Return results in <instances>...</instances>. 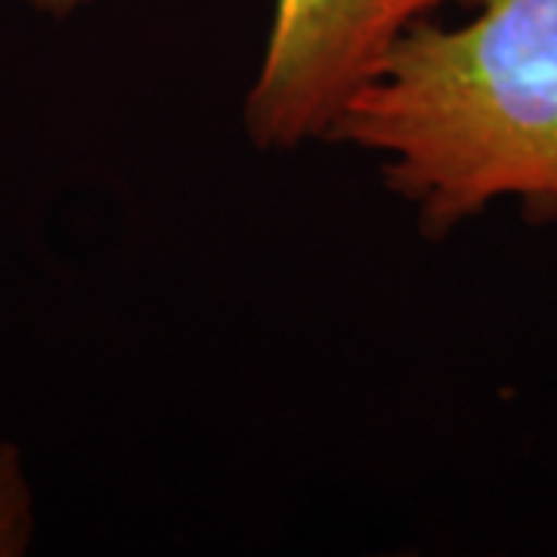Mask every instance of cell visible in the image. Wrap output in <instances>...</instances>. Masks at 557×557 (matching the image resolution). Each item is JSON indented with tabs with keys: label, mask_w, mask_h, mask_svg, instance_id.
I'll list each match as a JSON object with an SVG mask.
<instances>
[{
	"label": "cell",
	"mask_w": 557,
	"mask_h": 557,
	"mask_svg": "<svg viewBox=\"0 0 557 557\" xmlns=\"http://www.w3.org/2000/svg\"><path fill=\"white\" fill-rule=\"evenodd\" d=\"M329 139L381 156L434 236L502 199L557 218V0H483L456 28L418 22Z\"/></svg>",
	"instance_id": "1"
},
{
	"label": "cell",
	"mask_w": 557,
	"mask_h": 557,
	"mask_svg": "<svg viewBox=\"0 0 557 557\" xmlns=\"http://www.w3.org/2000/svg\"><path fill=\"white\" fill-rule=\"evenodd\" d=\"M453 3L483 0H276L258 78L245 97L248 137L273 152L329 139L399 40Z\"/></svg>",
	"instance_id": "2"
},
{
	"label": "cell",
	"mask_w": 557,
	"mask_h": 557,
	"mask_svg": "<svg viewBox=\"0 0 557 557\" xmlns=\"http://www.w3.org/2000/svg\"><path fill=\"white\" fill-rule=\"evenodd\" d=\"M25 3L40 10V13H50V16H69V13H75L78 7L97 3V0H25Z\"/></svg>",
	"instance_id": "3"
}]
</instances>
